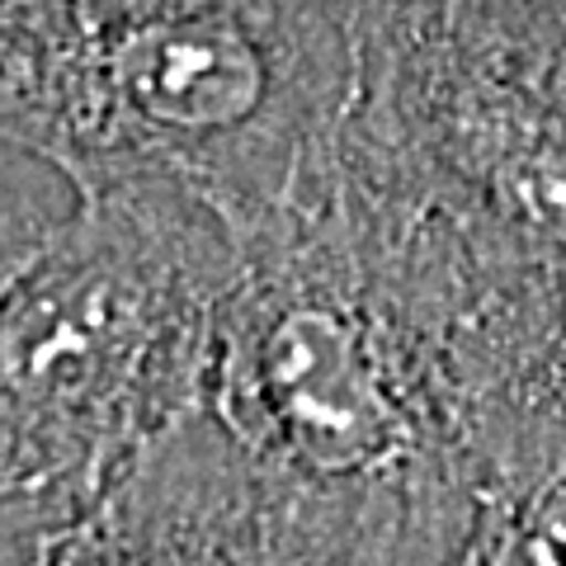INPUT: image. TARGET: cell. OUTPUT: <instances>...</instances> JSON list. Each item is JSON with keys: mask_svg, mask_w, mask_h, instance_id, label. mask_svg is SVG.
I'll list each match as a JSON object with an SVG mask.
<instances>
[{"mask_svg": "<svg viewBox=\"0 0 566 566\" xmlns=\"http://www.w3.org/2000/svg\"><path fill=\"white\" fill-rule=\"evenodd\" d=\"M57 534L62 528H48L39 520L6 515V510H0V566H39L43 547Z\"/></svg>", "mask_w": 566, "mask_h": 566, "instance_id": "cell-7", "label": "cell"}, {"mask_svg": "<svg viewBox=\"0 0 566 566\" xmlns=\"http://www.w3.org/2000/svg\"><path fill=\"white\" fill-rule=\"evenodd\" d=\"M39 566H293L260 486L208 411L109 486Z\"/></svg>", "mask_w": 566, "mask_h": 566, "instance_id": "cell-4", "label": "cell"}, {"mask_svg": "<svg viewBox=\"0 0 566 566\" xmlns=\"http://www.w3.org/2000/svg\"><path fill=\"white\" fill-rule=\"evenodd\" d=\"M340 0H0V142L76 193L175 189L245 227L326 175Z\"/></svg>", "mask_w": 566, "mask_h": 566, "instance_id": "cell-2", "label": "cell"}, {"mask_svg": "<svg viewBox=\"0 0 566 566\" xmlns=\"http://www.w3.org/2000/svg\"><path fill=\"white\" fill-rule=\"evenodd\" d=\"M340 6H345V14H349V0H340Z\"/></svg>", "mask_w": 566, "mask_h": 566, "instance_id": "cell-8", "label": "cell"}, {"mask_svg": "<svg viewBox=\"0 0 566 566\" xmlns=\"http://www.w3.org/2000/svg\"><path fill=\"white\" fill-rule=\"evenodd\" d=\"M482 495L453 566H566V340L476 434Z\"/></svg>", "mask_w": 566, "mask_h": 566, "instance_id": "cell-5", "label": "cell"}, {"mask_svg": "<svg viewBox=\"0 0 566 566\" xmlns=\"http://www.w3.org/2000/svg\"><path fill=\"white\" fill-rule=\"evenodd\" d=\"M232 264L175 189L76 199L0 293V510L66 528L203 411Z\"/></svg>", "mask_w": 566, "mask_h": 566, "instance_id": "cell-3", "label": "cell"}, {"mask_svg": "<svg viewBox=\"0 0 566 566\" xmlns=\"http://www.w3.org/2000/svg\"><path fill=\"white\" fill-rule=\"evenodd\" d=\"M76 193L39 161L0 142V293L71 218Z\"/></svg>", "mask_w": 566, "mask_h": 566, "instance_id": "cell-6", "label": "cell"}, {"mask_svg": "<svg viewBox=\"0 0 566 566\" xmlns=\"http://www.w3.org/2000/svg\"><path fill=\"white\" fill-rule=\"evenodd\" d=\"M203 411L293 566H453L482 495L468 340L501 260L340 133L232 227Z\"/></svg>", "mask_w": 566, "mask_h": 566, "instance_id": "cell-1", "label": "cell"}]
</instances>
